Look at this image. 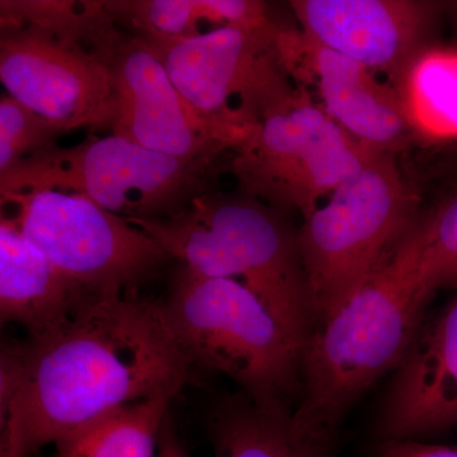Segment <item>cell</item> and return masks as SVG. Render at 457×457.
Listing matches in <instances>:
<instances>
[{"label": "cell", "instance_id": "1", "mask_svg": "<svg viewBox=\"0 0 457 457\" xmlns=\"http://www.w3.org/2000/svg\"><path fill=\"white\" fill-rule=\"evenodd\" d=\"M194 368L163 302L93 300L50 336L3 347L0 457H31L114 408L177 396Z\"/></svg>", "mask_w": 457, "mask_h": 457}, {"label": "cell", "instance_id": "2", "mask_svg": "<svg viewBox=\"0 0 457 457\" xmlns=\"http://www.w3.org/2000/svg\"><path fill=\"white\" fill-rule=\"evenodd\" d=\"M155 237L171 260L204 278L234 279L269 309L300 351L314 315L299 231L257 198L212 189L165 220H128Z\"/></svg>", "mask_w": 457, "mask_h": 457}, {"label": "cell", "instance_id": "3", "mask_svg": "<svg viewBox=\"0 0 457 457\" xmlns=\"http://www.w3.org/2000/svg\"><path fill=\"white\" fill-rule=\"evenodd\" d=\"M431 296L420 284L416 255L404 234L393 253L306 343L297 420L332 437L353 400L407 356Z\"/></svg>", "mask_w": 457, "mask_h": 457}, {"label": "cell", "instance_id": "4", "mask_svg": "<svg viewBox=\"0 0 457 457\" xmlns=\"http://www.w3.org/2000/svg\"><path fill=\"white\" fill-rule=\"evenodd\" d=\"M413 201L393 154L372 152L303 216L299 245L314 315L332 317L393 253L411 228Z\"/></svg>", "mask_w": 457, "mask_h": 457}, {"label": "cell", "instance_id": "5", "mask_svg": "<svg viewBox=\"0 0 457 457\" xmlns=\"http://www.w3.org/2000/svg\"><path fill=\"white\" fill-rule=\"evenodd\" d=\"M213 163L182 161L111 134L54 145L0 174V196L40 189L82 195L126 220H165L210 191Z\"/></svg>", "mask_w": 457, "mask_h": 457}, {"label": "cell", "instance_id": "6", "mask_svg": "<svg viewBox=\"0 0 457 457\" xmlns=\"http://www.w3.org/2000/svg\"><path fill=\"white\" fill-rule=\"evenodd\" d=\"M163 303L195 366L228 376L255 399L286 402L299 380L302 353L245 285L180 264Z\"/></svg>", "mask_w": 457, "mask_h": 457}, {"label": "cell", "instance_id": "7", "mask_svg": "<svg viewBox=\"0 0 457 457\" xmlns=\"http://www.w3.org/2000/svg\"><path fill=\"white\" fill-rule=\"evenodd\" d=\"M281 31L227 26L188 40L144 41L197 119L233 153L299 89L282 59Z\"/></svg>", "mask_w": 457, "mask_h": 457}, {"label": "cell", "instance_id": "8", "mask_svg": "<svg viewBox=\"0 0 457 457\" xmlns=\"http://www.w3.org/2000/svg\"><path fill=\"white\" fill-rule=\"evenodd\" d=\"M372 152L299 87L234 150L231 168L245 195L306 216L356 174Z\"/></svg>", "mask_w": 457, "mask_h": 457}, {"label": "cell", "instance_id": "9", "mask_svg": "<svg viewBox=\"0 0 457 457\" xmlns=\"http://www.w3.org/2000/svg\"><path fill=\"white\" fill-rule=\"evenodd\" d=\"M2 213L62 275L97 297L135 295L165 262L163 245L82 195L40 189L0 196Z\"/></svg>", "mask_w": 457, "mask_h": 457}, {"label": "cell", "instance_id": "10", "mask_svg": "<svg viewBox=\"0 0 457 457\" xmlns=\"http://www.w3.org/2000/svg\"><path fill=\"white\" fill-rule=\"evenodd\" d=\"M80 40L112 77L114 114L108 131L182 161L213 163L228 152L186 104L163 62L145 41L111 20L104 2Z\"/></svg>", "mask_w": 457, "mask_h": 457}, {"label": "cell", "instance_id": "11", "mask_svg": "<svg viewBox=\"0 0 457 457\" xmlns=\"http://www.w3.org/2000/svg\"><path fill=\"white\" fill-rule=\"evenodd\" d=\"M0 80L7 95L71 132L110 128L112 77L77 33L2 27Z\"/></svg>", "mask_w": 457, "mask_h": 457}, {"label": "cell", "instance_id": "12", "mask_svg": "<svg viewBox=\"0 0 457 457\" xmlns=\"http://www.w3.org/2000/svg\"><path fill=\"white\" fill-rule=\"evenodd\" d=\"M279 50L293 79L314 86L320 106L362 145L394 154L411 137L398 93L356 60L326 49L302 32L282 29Z\"/></svg>", "mask_w": 457, "mask_h": 457}, {"label": "cell", "instance_id": "13", "mask_svg": "<svg viewBox=\"0 0 457 457\" xmlns=\"http://www.w3.org/2000/svg\"><path fill=\"white\" fill-rule=\"evenodd\" d=\"M306 38L356 60L394 83L427 45L437 3L416 0H295Z\"/></svg>", "mask_w": 457, "mask_h": 457}, {"label": "cell", "instance_id": "14", "mask_svg": "<svg viewBox=\"0 0 457 457\" xmlns=\"http://www.w3.org/2000/svg\"><path fill=\"white\" fill-rule=\"evenodd\" d=\"M457 423V295L418 333L385 404L383 429L407 440Z\"/></svg>", "mask_w": 457, "mask_h": 457}, {"label": "cell", "instance_id": "15", "mask_svg": "<svg viewBox=\"0 0 457 457\" xmlns=\"http://www.w3.org/2000/svg\"><path fill=\"white\" fill-rule=\"evenodd\" d=\"M101 299L62 275L7 216L0 220V317L41 339Z\"/></svg>", "mask_w": 457, "mask_h": 457}, {"label": "cell", "instance_id": "16", "mask_svg": "<svg viewBox=\"0 0 457 457\" xmlns=\"http://www.w3.org/2000/svg\"><path fill=\"white\" fill-rule=\"evenodd\" d=\"M215 457H330V436L308 428L287 403L245 393L219 404L210 420Z\"/></svg>", "mask_w": 457, "mask_h": 457}, {"label": "cell", "instance_id": "17", "mask_svg": "<svg viewBox=\"0 0 457 457\" xmlns=\"http://www.w3.org/2000/svg\"><path fill=\"white\" fill-rule=\"evenodd\" d=\"M117 26L143 40H188L221 27L273 26L266 4L253 0H122L104 2Z\"/></svg>", "mask_w": 457, "mask_h": 457}, {"label": "cell", "instance_id": "18", "mask_svg": "<svg viewBox=\"0 0 457 457\" xmlns=\"http://www.w3.org/2000/svg\"><path fill=\"white\" fill-rule=\"evenodd\" d=\"M411 137L457 141V47L427 44L393 83Z\"/></svg>", "mask_w": 457, "mask_h": 457}, {"label": "cell", "instance_id": "19", "mask_svg": "<svg viewBox=\"0 0 457 457\" xmlns=\"http://www.w3.org/2000/svg\"><path fill=\"white\" fill-rule=\"evenodd\" d=\"M173 394L114 408L55 442L51 457H154Z\"/></svg>", "mask_w": 457, "mask_h": 457}, {"label": "cell", "instance_id": "20", "mask_svg": "<svg viewBox=\"0 0 457 457\" xmlns=\"http://www.w3.org/2000/svg\"><path fill=\"white\" fill-rule=\"evenodd\" d=\"M405 237L427 291L433 295L437 288L457 285V191L425 220L411 224Z\"/></svg>", "mask_w": 457, "mask_h": 457}, {"label": "cell", "instance_id": "21", "mask_svg": "<svg viewBox=\"0 0 457 457\" xmlns=\"http://www.w3.org/2000/svg\"><path fill=\"white\" fill-rule=\"evenodd\" d=\"M68 134L62 126L45 119L8 95L0 98V174L20 162L56 145Z\"/></svg>", "mask_w": 457, "mask_h": 457}, {"label": "cell", "instance_id": "22", "mask_svg": "<svg viewBox=\"0 0 457 457\" xmlns=\"http://www.w3.org/2000/svg\"><path fill=\"white\" fill-rule=\"evenodd\" d=\"M378 457H457L456 447L407 440H390Z\"/></svg>", "mask_w": 457, "mask_h": 457}, {"label": "cell", "instance_id": "23", "mask_svg": "<svg viewBox=\"0 0 457 457\" xmlns=\"http://www.w3.org/2000/svg\"><path fill=\"white\" fill-rule=\"evenodd\" d=\"M158 457H189L170 416L165 418L159 436Z\"/></svg>", "mask_w": 457, "mask_h": 457}]
</instances>
